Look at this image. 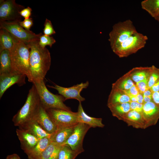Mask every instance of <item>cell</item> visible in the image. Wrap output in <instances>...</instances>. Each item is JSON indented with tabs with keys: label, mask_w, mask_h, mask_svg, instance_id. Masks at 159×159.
Masks as SVG:
<instances>
[{
	"label": "cell",
	"mask_w": 159,
	"mask_h": 159,
	"mask_svg": "<svg viewBox=\"0 0 159 159\" xmlns=\"http://www.w3.org/2000/svg\"><path fill=\"white\" fill-rule=\"evenodd\" d=\"M38 40L28 44L30 47L29 71L28 81L34 84L44 80L51 64V57L49 50L41 47Z\"/></svg>",
	"instance_id": "1"
},
{
	"label": "cell",
	"mask_w": 159,
	"mask_h": 159,
	"mask_svg": "<svg viewBox=\"0 0 159 159\" xmlns=\"http://www.w3.org/2000/svg\"><path fill=\"white\" fill-rule=\"evenodd\" d=\"M41 106L39 97L33 84L29 91L25 103L13 117L12 120L14 125L19 127L33 119Z\"/></svg>",
	"instance_id": "2"
},
{
	"label": "cell",
	"mask_w": 159,
	"mask_h": 159,
	"mask_svg": "<svg viewBox=\"0 0 159 159\" xmlns=\"http://www.w3.org/2000/svg\"><path fill=\"white\" fill-rule=\"evenodd\" d=\"M9 51L11 72L25 74L27 77L29 71V45L17 39L13 47Z\"/></svg>",
	"instance_id": "3"
},
{
	"label": "cell",
	"mask_w": 159,
	"mask_h": 159,
	"mask_svg": "<svg viewBox=\"0 0 159 159\" xmlns=\"http://www.w3.org/2000/svg\"><path fill=\"white\" fill-rule=\"evenodd\" d=\"M40 98L42 106L46 110L50 108L59 109L70 111V108L64 103V97L61 95L54 94L47 88L44 80L33 84Z\"/></svg>",
	"instance_id": "4"
},
{
	"label": "cell",
	"mask_w": 159,
	"mask_h": 159,
	"mask_svg": "<svg viewBox=\"0 0 159 159\" xmlns=\"http://www.w3.org/2000/svg\"><path fill=\"white\" fill-rule=\"evenodd\" d=\"M138 32L132 21L130 19L115 24L109 34V41L112 50Z\"/></svg>",
	"instance_id": "5"
},
{
	"label": "cell",
	"mask_w": 159,
	"mask_h": 159,
	"mask_svg": "<svg viewBox=\"0 0 159 159\" xmlns=\"http://www.w3.org/2000/svg\"><path fill=\"white\" fill-rule=\"evenodd\" d=\"M148 40L146 36L138 32L130 37L112 51L120 58L127 57L143 48Z\"/></svg>",
	"instance_id": "6"
},
{
	"label": "cell",
	"mask_w": 159,
	"mask_h": 159,
	"mask_svg": "<svg viewBox=\"0 0 159 159\" xmlns=\"http://www.w3.org/2000/svg\"><path fill=\"white\" fill-rule=\"evenodd\" d=\"M57 127V130L74 126L78 123L77 112L50 108L46 110Z\"/></svg>",
	"instance_id": "7"
},
{
	"label": "cell",
	"mask_w": 159,
	"mask_h": 159,
	"mask_svg": "<svg viewBox=\"0 0 159 159\" xmlns=\"http://www.w3.org/2000/svg\"><path fill=\"white\" fill-rule=\"evenodd\" d=\"M25 7L16 3L15 0H0V22L21 21L19 12Z\"/></svg>",
	"instance_id": "8"
},
{
	"label": "cell",
	"mask_w": 159,
	"mask_h": 159,
	"mask_svg": "<svg viewBox=\"0 0 159 159\" xmlns=\"http://www.w3.org/2000/svg\"><path fill=\"white\" fill-rule=\"evenodd\" d=\"M0 29L7 31L17 39L27 44L39 40L42 34L41 33L36 34L32 31H27L20 26L19 23L15 22H0Z\"/></svg>",
	"instance_id": "9"
},
{
	"label": "cell",
	"mask_w": 159,
	"mask_h": 159,
	"mask_svg": "<svg viewBox=\"0 0 159 159\" xmlns=\"http://www.w3.org/2000/svg\"><path fill=\"white\" fill-rule=\"evenodd\" d=\"M91 127L87 125L79 122L75 126L71 135L62 145H67L72 150L80 153L83 152V140L85 135Z\"/></svg>",
	"instance_id": "10"
},
{
	"label": "cell",
	"mask_w": 159,
	"mask_h": 159,
	"mask_svg": "<svg viewBox=\"0 0 159 159\" xmlns=\"http://www.w3.org/2000/svg\"><path fill=\"white\" fill-rule=\"evenodd\" d=\"M89 85V82L87 81L69 87H64L57 85L53 86H47L56 90L60 95L64 97L65 101L69 99H74L79 102H81L84 101L85 99L81 96L80 92L83 89L87 88Z\"/></svg>",
	"instance_id": "11"
},
{
	"label": "cell",
	"mask_w": 159,
	"mask_h": 159,
	"mask_svg": "<svg viewBox=\"0 0 159 159\" xmlns=\"http://www.w3.org/2000/svg\"><path fill=\"white\" fill-rule=\"evenodd\" d=\"M26 75L13 72L0 74V98L5 92L13 85L19 86L26 84Z\"/></svg>",
	"instance_id": "12"
},
{
	"label": "cell",
	"mask_w": 159,
	"mask_h": 159,
	"mask_svg": "<svg viewBox=\"0 0 159 159\" xmlns=\"http://www.w3.org/2000/svg\"><path fill=\"white\" fill-rule=\"evenodd\" d=\"M142 115L146 124L147 128L155 125L159 120V107L152 101L143 104Z\"/></svg>",
	"instance_id": "13"
},
{
	"label": "cell",
	"mask_w": 159,
	"mask_h": 159,
	"mask_svg": "<svg viewBox=\"0 0 159 159\" xmlns=\"http://www.w3.org/2000/svg\"><path fill=\"white\" fill-rule=\"evenodd\" d=\"M47 133L51 135L57 130V127L51 117L41 105L34 119Z\"/></svg>",
	"instance_id": "14"
},
{
	"label": "cell",
	"mask_w": 159,
	"mask_h": 159,
	"mask_svg": "<svg viewBox=\"0 0 159 159\" xmlns=\"http://www.w3.org/2000/svg\"><path fill=\"white\" fill-rule=\"evenodd\" d=\"M120 120L124 121L128 126L135 128L145 129L147 128L146 122L142 114L135 110H131L124 115Z\"/></svg>",
	"instance_id": "15"
},
{
	"label": "cell",
	"mask_w": 159,
	"mask_h": 159,
	"mask_svg": "<svg viewBox=\"0 0 159 159\" xmlns=\"http://www.w3.org/2000/svg\"><path fill=\"white\" fill-rule=\"evenodd\" d=\"M16 133L21 148L25 153L33 148L40 140L30 133L19 128L16 129Z\"/></svg>",
	"instance_id": "16"
},
{
	"label": "cell",
	"mask_w": 159,
	"mask_h": 159,
	"mask_svg": "<svg viewBox=\"0 0 159 159\" xmlns=\"http://www.w3.org/2000/svg\"><path fill=\"white\" fill-rule=\"evenodd\" d=\"M19 128L30 133L39 139L46 137L50 138L51 135L34 119L26 122L19 126Z\"/></svg>",
	"instance_id": "17"
},
{
	"label": "cell",
	"mask_w": 159,
	"mask_h": 159,
	"mask_svg": "<svg viewBox=\"0 0 159 159\" xmlns=\"http://www.w3.org/2000/svg\"><path fill=\"white\" fill-rule=\"evenodd\" d=\"M77 112L78 122L85 123L91 127H103L105 126L102 122L101 118H97L90 117L85 112L81 102H79Z\"/></svg>",
	"instance_id": "18"
},
{
	"label": "cell",
	"mask_w": 159,
	"mask_h": 159,
	"mask_svg": "<svg viewBox=\"0 0 159 159\" xmlns=\"http://www.w3.org/2000/svg\"><path fill=\"white\" fill-rule=\"evenodd\" d=\"M75 126L57 129L51 135V141L62 145L72 133Z\"/></svg>",
	"instance_id": "19"
},
{
	"label": "cell",
	"mask_w": 159,
	"mask_h": 159,
	"mask_svg": "<svg viewBox=\"0 0 159 159\" xmlns=\"http://www.w3.org/2000/svg\"><path fill=\"white\" fill-rule=\"evenodd\" d=\"M62 146L51 141L44 150L34 159H57Z\"/></svg>",
	"instance_id": "20"
},
{
	"label": "cell",
	"mask_w": 159,
	"mask_h": 159,
	"mask_svg": "<svg viewBox=\"0 0 159 159\" xmlns=\"http://www.w3.org/2000/svg\"><path fill=\"white\" fill-rule=\"evenodd\" d=\"M51 142L49 137H46L40 139L33 148L25 153L28 158H35L44 150Z\"/></svg>",
	"instance_id": "21"
},
{
	"label": "cell",
	"mask_w": 159,
	"mask_h": 159,
	"mask_svg": "<svg viewBox=\"0 0 159 159\" xmlns=\"http://www.w3.org/2000/svg\"><path fill=\"white\" fill-rule=\"evenodd\" d=\"M17 39L7 31L0 29V52L4 50H10Z\"/></svg>",
	"instance_id": "22"
},
{
	"label": "cell",
	"mask_w": 159,
	"mask_h": 159,
	"mask_svg": "<svg viewBox=\"0 0 159 159\" xmlns=\"http://www.w3.org/2000/svg\"><path fill=\"white\" fill-rule=\"evenodd\" d=\"M151 68V66L135 67L128 72L132 80L136 84L149 77Z\"/></svg>",
	"instance_id": "23"
},
{
	"label": "cell",
	"mask_w": 159,
	"mask_h": 159,
	"mask_svg": "<svg viewBox=\"0 0 159 159\" xmlns=\"http://www.w3.org/2000/svg\"><path fill=\"white\" fill-rule=\"evenodd\" d=\"M131 102L130 97L125 92L112 88L108 97L107 105Z\"/></svg>",
	"instance_id": "24"
},
{
	"label": "cell",
	"mask_w": 159,
	"mask_h": 159,
	"mask_svg": "<svg viewBox=\"0 0 159 159\" xmlns=\"http://www.w3.org/2000/svg\"><path fill=\"white\" fill-rule=\"evenodd\" d=\"M112 115L120 120L125 114L131 110L130 102L107 105Z\"/></svg>",
	"instance_id": "25"
},
{
	"label": "cell",
	"mask_w": 159,
	"mask_h": 159,
	"mask_svg": "<svg viewBox=\"0 0 159 159\" xmlns=\"http://www.w3.org/2000/svg\"><path fill=\"white\" fill-rule=\"evenodd\" d=\"M135 85L127 72L112 84V88L124 92Z\"/></svg>",
	"instance_id": "26"
},
{
	"label": "cell",
	"mask_w": 159,
	"mask_h": 159,
	"mask_svg": "<svg viewBox=\"0 0 159 159\" xmlns=\"http://www.w3.org/2000/svg\"><path fill=\"white\" fill-rule=\"evenodd\" d=\"M11 72L10 52L8 50H4L0 52V74Z\"/></svg>",
	"instance_id": "27"
},
{
	"label": "cell",
	"mask_w": 159,
	"mask_h": 159,
	"mask_svg": "<svg viewBox=\"0 0 159 159\" xmlns=\"http://www.w3.org/2000/svg\"><path fill=\"white\" fill-rule=\"evenodd\" d=\"M141 5L142 9L154 18L159 13V0H145Z\"/></svg>",
	"instance_id": "28"
},
{
	"label": "cell",
	"mask_w": 159,
	"mask_h": 159,
	"mask_svg": "<svg viewBox=\"0 0 159 159\" xmlns=\"http://www.w3.org/2000/svg\"><path fill=\"white\" fill-rule=\"evenodd\" d=\"M80 153L72 150L68 145H62L59 152L57 159H75Z\"/></svg>",
	"instance_id": "29"
},
{
	"label": "cell",
	"mask_w": 159,
	"mask_h": 159,
	"mask_svg": "<svg viewBox=\"0 0 159 159\" xmlns=\"http://www.w3.org/2000/svg\"><path fill=\"white\" fill-rule=\"evenodd\" d=\"M148 82V87L150 89L159 80V68L153 65Z\"/></svg>",
	"instance_id": "30"
},
{
	"label": "cell",
	"mask_w": 159,
	"mask_h": 159,
	"mask_svg": "<svg viewBox=\"0 0 159 159\" xmlns=\"http://www.w3.org/2000/svg\"><path fill=\"white\" fill-rule=\"evenodd\" d=\"M56 42V40L52 37L42 34L40 37L39 41V45L43 48L46 46H49L51 47L52 45Z\"/></svg>",
	"instance_id": "31"
},
{
	"label": "cell",
	"mask_w": 159,
	"mask_h": 159,
	"mask_svg": "<svg viewBox=\"0 0 159 159\" xmlns=\"http://www.w3.org/2000/svg\"><path fill=\"white\" fill-rule=\"evenodd\" d=\"M44 28L43 32L44 35L50 36L56 33L55 31L53 28L51 21L46 19L44 24Z\"/></svg>",
	"instance_id": "32"
},
{
	"label": "cell",
	"mask_w": 159,
	"mask_h": 159,
	"mask_svg": "<svg viewBox=\"0 0 159 159\" xmlns=\"http://www.w3.org/2000/svg\"><path fill=\"white\" fill-rule=\"evenodd\" d=\"M149 77L135 84L140 93H143L149 89L148 87Z\"/></svg>",
	"instance_id": "33"
},
{
	"label": "cell",
	"mask_w": 159,
	"mask_h": 159,
	"mask_svg": "<svg viewBox=\"0 0 159 159\" xmlns=\"http://www.w3.org/2000/svg\"><path fill=\"white\" fill-rule=\"evenodd\" d=\"M19 25L25 30L31 32L30 29L33 25V20L31 17L28 19H24L23 21L19 22Z\"/></svg>",
	"instance_id": "34"
},
{
	"label": "cell",
	"mask_w": 159,
	"mask_h": 159,
	"mask_svg": "<svg viewBox=\"0 0 159 159\" xmlns=\"http://www.w3.org/2000/svg\"><path fill=\"white\" fill-rule=\"evenodd\" d=\"M130 104L131 110L136 111L142 114L143 104L137 102H131Z\"/></svg>",
	"instance_id": "35"
},
{
	"label": "cell",
	"mask_w": 159,
	"mask_h": 159,
	"mask_svg": "<svg viewBox=\"0 0 159 159\" xmlns=\"http://www.w3.org/2000/svg\"><path fill=\"white\" fill-rule=\"evenodd\" d=\"M124 92L129 97L136 96L140 93L136 85L133 86L128 90Z\"/></svg>",
	"instance_id": "36"
},
{
	"label": "cell",
	"mask_w": 159,
	"mask_h": 159,
	"mask_svg": "<svg viewBox=\"0 0 159 159\" xmlns=\"http://www.w3.org/2000/svg\"><path fill=\"white\" fill-rule=\"evenodd\" d=\"M32 10L28 6L21 10L20 12V15L24 18V19H28L30 18Z\"/></svg>",
	"instance_id": "37"
},
{
	"label": "cell",
	"mask_w": 159,
	"mask_h": 159,
	"mask_svg": "<svg viewBox=\"0 0 159 159\" xmlns=\"http://www.w3.org/2000/svg\"><path fill=\"white\" fill-rule=\"evenodd\" d=\"M153 92L150 89H148L143 93L144 103L151 101H152Z\"/></svg>",
	"instance_id": "38"
},
{
	"label": "cell",
	"mask_w": 159,
	"mask_h": 159,
	"mask_svg": "<svg viewBox=\"0 0 159 159\" xmlns=\"http://www.w3.org/2000/svg\"><path fill=\"white\" fill-rule=\"evenodd\" d=\"M152 102L159 107V91L153 92Z\"/></svg>",
	"instance_id": "39"
},
{
	"label": "cell",
	"mask_w": 159,
	"mask_h": 159,
	"mask_svg": "<svg viewBox=\"0 0 159 159\" xmlns=\"http://www.w3.org/2000/svg\"><path fill=\"white\" fill-rule=\"evenodd\" d=\"M149 89L153 92L159 91V80Z\"/></svg>",
	"instance_id": "40"
},
{
	"label": "cell",
	"mask_w": 159,
	"mask_h": 159,
	"mask_svg": "<svg viewBox=\"0 0 159 159\" xmlns=\"http://www.w3.org/2000/svg\"><path fill=\"white\" fill-rule=\"evenodd\" d=\"M136 97L137 102L143 104L144 103L143 93H139Z\"/></svg>",
	"instance_id": "41"
},
{
	"label": "cell",
	"mask_w": 159,
	"mask_h": 159,
	"mask_svg": "<svg viewBox=\"0 0 159 159\" xmlns=\"http://www.w3.org/2000/svg\"><path fill=\"white\" fill-rule=\"evenodd\" d=\"M6 159H21L19 156L16 153L8 155Z\"/></svg>",
	"instance_id": "42"
},
{
	"label": "cell",
	"mask_w": 159,
	"mask_h": 159,
	"mask_svg": "<svg viewBox=\"0 0 159 159\" xmlns=\"http://www.w3.org/2000/svg\"><path fill=\"white\" fill-rule=\"evenodd\" d=\"M155 19L159 22V13L154 18Z\"/></svg>",
	"instance_id": "43"
}]
</instances>
